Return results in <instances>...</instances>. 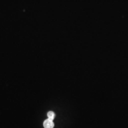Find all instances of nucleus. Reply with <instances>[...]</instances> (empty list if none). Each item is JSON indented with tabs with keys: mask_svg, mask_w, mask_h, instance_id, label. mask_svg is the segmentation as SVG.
<instances>
[{
	"mask_svg": "<svg viewBox=\"0 0 128 128\" xmlns=\"http://www.w3.org/2000/svg\"><path fill=\"white\" fill-rule=\"evenodd\" d=\"M43 126L45 128H53L54 127V124L52 120L48 119L44 121Z\"/></svg>",
	"mask_w": 128,
	"mask_h": 128,
	"instance_id": "obj_1",
	"label": "nucleus"
},
{
	"mask_svg": "<svg viewBox=\"0 0 128 128\" xmlns=\"http://www.w3.org/2000/svg\"><path fill=\"white\" fill-rule=\"evenodd\" d=\"M48 119L53 120L54 119H55V113L54 112H51V111L49 112L48 113Z\"/></svg>",
	"mask_w": 128,
	"mask_h": 128,
	"instance_id": "obj_2",
	"label": "nucleus"
}]
</instances>
